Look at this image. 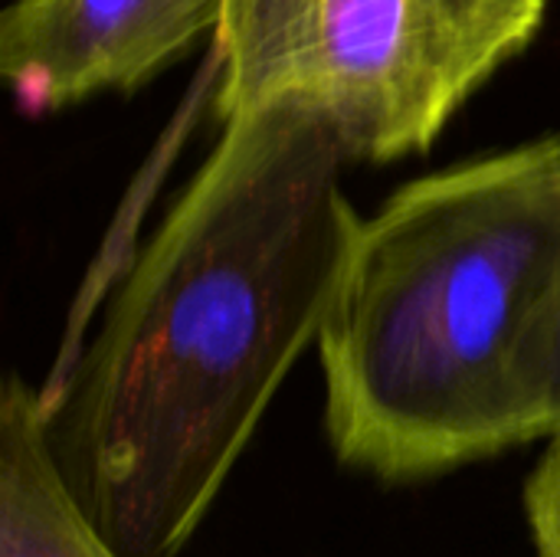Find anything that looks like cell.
I'll use <instances>...</instances> for the list:
<instances>
[{"label": "cell", "mask_w": 560, "mask_h": 557, "mask_svg": "<svg viewBox=\"0 0 560 557\" xmlns=\"http://www.w3.org/2000/svg\"><path fill=\"white\" fill-rule=\"evenodd\" d=\"M331 128L272 105L223 135L39 387L69 492L121 557H177L318 332L361 220Z\"/></svg>", "instance_id": "6da1fadb"}, {"label": "cell", "mask_w": 560, "mask_h": 557, "mask_svg": "<svg viewBox=\"0 0 560 557\" xmlns=\"http://www.w3.org/2000/svg\"><path fill=\"white\" fill-rule=\"evenodd\" d=\"M560 286V135L404 184L318 332L325 433L381 483L532 443L522 364Z\"/></svg>", "instance_id": "7a4b0ae2"}, {"label": "cell", "mask_w": 560, "mask_h": 557, "mask_svg": "<svg viewBox=\"0 0 560 557\" xmlns=\"http://www.w3.org/2000/svg\"><path fill=\"white\" fill-rule=\"evenodd\" d=\"M548 0H223L213 33L223 121L289 105L351 161L427 151L541 33Z\"/></svg>", "instance_id": "3957f363"}, {"label": "cell", "mask_w": 560, "mask_h": 557, "mask_svg": "<svg viewBox=\"0 0 560 557\" xmlns=\"http://www.w3.org/2000/svg\"><path fill=\"white\" fill-rule=\"evenodd\" d=\"M223 0H13L0 13V76L23 112L131 92L217 33Z\"/></svg>", "instance_id": "277c9868"}, {"label": "cell", "mask_w": 560, "mask_h": 557, "mask_svg": "<svg viewBox=\"0 0 560 557\" xmlns=\"http://www.w3.org/2000/svg\"><path fill=\"white\" fill-rule=\"evenodd\" d=\"M0 557H121L69 492L43 394L20 374L0 394Z\"/></svg>", "instance_id": "5b68a950"}, {"label": "cell", "mask_w": 560, "mask_h": 557, "mask_svg": "<svg viewBox=\"0 0 560 557\" xmlns=\"http://www.w3.org/2000/svg\"><path fill=\"white\" fill-rule=\"evenodd\" d=\"M522 401L528 437L548 440L560 427V286L522 364Z\"/></svg>", "instance_id": "8992f818"}, {"label": "cell", "mask_w": 560, "mask_h": 557, "mask_svg": "<svg viewBox=\"0 0 560 557\" xmlns=\"http://www.w3.org/2000/svg\"><path fill=\"white\" fill-rule=\"evenodd\" d=\"M525 519L538 557H560V427L525 483Z\"/></svg>", "instance_id": "52a82bcc"}]
</instances>
